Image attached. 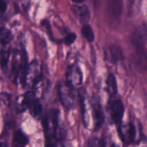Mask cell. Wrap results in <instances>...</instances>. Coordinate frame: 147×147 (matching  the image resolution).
<instances>
[{"mask_svg":"<svg viewBox=\"0 0 147 147\" xmlns=\"http://www.w3.org/2000/svg\"><path fill=\"white\" fill-rule=\"evenodd\" d=\"M59 117L60 111L56 108L49 109L44 114L42 125L45 139L52 138L61 142L65 138V131H61L60 129Z\"/></svg>","mask_w":147,"mask_h":147,"instance_id":"1","label":"cell"},{"mask_svg":"<svg viewBox=\"0 0 147 147\" xmlns=\"http://www.w3.org/2000/svg\"><path fill=\"white\" fill-rule=\"evenodd\" d=\"M28 63V55L25 49H16L13 53L11 68V77L14 82L22 80L26 71Z\"/></svg>","mask_w":147,"mask_h":147,"instance_id":"2","label":"cell"},{"mask_svg":"<svg viewBox=\"0 0 147 147\" xmlns=\"http://www.w3.org/2000/svg\"><path fill=\"white\" fill-rule=\"evenodd\" d=\"M60 100L67 109H73L76 106L77 94L75 87L66 81L60 82L58 86Z\"/></svg>","mask_w":147,"mask_h":147,"instance_id":"3","label":"cell"},{"mask_svg":"<svg viewBox=\"0 0 147 147\" xmlns=\"http://www.w3.org/2000/svg\"><path fill=\"white\" fill-rule=\"evenodd\" d=\"M42 79L41 67L37 60H33L28 64L24 75L21 80L23 87L34 86Z\"/></svg>","mask_w":147,"mask_h":147,"instance_id":"4","label":"cell"},{"mask_svg":"<svg viewBox=\"0 0 147 147\" xmlns=\"http://www.w3.org/2000/svg\"><path fill=\"white\" fill-rule=\"evenodd\" d=\"M131 41L137 49L144 48L147 42V23L142 22L133 30L131 34Z\"/></svg>","mask_w":147,"mask_h":147,"instance_id":"5","label":"cell"},{"mask_svg":"<svg viewBox=\"0 0 147 147\" xmlns=\"http://www.w3.org/2000/svg\"><path fill=\"white\" fill-rule=\"evenodd\" d=\"M91 106L94 122V129L96 131H98L100 129L105 121V115L98 96L94 95L93 96Z\"/></svg>","mask_w":147,"mask_h":147,"instance_id":"6","label":"cell"},{"mask_svg":"<svg viewBox=\"0 0 147 147\" xmlns=\"http://www.w3.org/2000/svg\"><path fill=\"white\" fill-rule=\"evenodd\" d=\"M111 99L108 102V107L110 111V117L112 122L115 124H119L123 117L125 106L120 99Z\"/></svg>","mask_w":147,"mask_h":147,"instance_id":"7","label":"cell"},{"mask_svg":"<svg viewBox=\"0 0 147 147\" xmlns=\"http://www.w3.org/2000/svg\"><path fill=\"white\" fill-rule=\"evenodd\" d=\"M66 82L75 87L82 84L83 76L80 67L75 64L68 66L65 74Z\"/></svg>","mask_w":147,"mask_h":147,"instance_id":"8","label":"cell"},{"mask_svg":"<svg viewBox=\"0 0 147 147\" xmlns=\"http://www.w3.org/2000/svg\"><path fill=\"white\" fill-rule=\"evenodd\" d=\"M118 133L121 140L126 145L132 144L135 140L136 135V127L130 122L121 125L118 129Z\"/></svg>","mask_w":147,"mask_h":147,"instance_id":"9","label":"cell"},{"mask_svg":"<svg viewBox=\"0 0 147 147\" xmlns=\"http://www.w3.org/2000/svg\"><path fill=\"white\" fill-rule=\"evenodd\" d=\"M36 98V92L34 91L26 92L24 95L19 96L16 99V109L17 113H21L26 111L31 102Z\"/></svg>","mask_w":147,"mask_h":147,"instance_id":"10","label":"cell"},{"mask_svg":"<svg viewBox=\"0 0 147 147\" xmlns=\"http://www.w3.org/2000/svg\"><path fill=\"white\" fill-rule=\"evenodd\" d=\"M122 9L123 0H108L107 11L111 20L118 21L122 15Z\"/></svg>","mask_w":147,"mask_h":147,"instance_id":"11","label":"cell"},{"mask_svg":"<svg viewBox=\"0 0 147 147\" xmlns=\"http://www.w3.org/2000/svg\"><path fill=\"white\" fill-rule=\"evenodd\" d=\"M72 10L79 21L87 24L90 19V12L88 6L84 4L74 5L72 6Z\"/></svg>","mask_w":147,"mask_h":147,"instance_id":"12","label":"cell"},{"mask_svg":"<svg viewBox=\"0 0 147 147\" xmlns=\"http://www.w3.org/2000/svg\"><path fill=\"white\" fill-rule=\"evenodd\" d=\"M107 57L111 63L117 64L123 59V53L120 47L114 45L110 47L107 53Z\"/></svg>","mask_w":147,"mask_h":147,"instance_id":"13","label":"cell"},{"mask_svg":"<svg viewBox=\"0 0 147 147\" xmlns=\"http://www.w3.org/2000/svg\"><path fill=\"white\" fill-rule=\"evenodd\" d=\"M28 143V137L21 129L14 132L12 139L13 147H25Z\"/></svg>","mask_w":147,"mask_h":147,"instance_id":"14","label":"cell"},{"mask_svg":"<svg viewBox=\"0 0 147 147\" xmlns=\"http://www.w3.org/2000/svg\"><path fill=\"white\" fill-rule=\"evenodd\" d=\"M29 111L30 115L36 119H40L42 114V105L39 99L35 98L29 106Z\"/></svg>","mask_w":147,"mask_h":147,"instance_id":"15","label":"cell"},{"mask_svg":"<svg viewBox=\"0 0 147 147\" xmlns=\"http://www.w3.org/2000/svg\"><path fill=\"white\" fill-rule=\"evenodd\" d=\"M106 90L110 97H114L118 92L117 79L113 74H109L107 78L106 81Z\"/></svg>","mask_w":147,"mask_h":147,"instance_id":"16","label":"cell"},{"mask_svg":"<svg viewBox=\"0 0 147 147\" xmlns=\"http://www.w3.org/2000/svg\"><path fill=\"white\" fill-rule=\"evenodd\" d=\"M1 41L2 45L8 44L13 40V35L10 31L6 27H1L0 30Z\"/></svg>","mask_w":147,"mask_h":147,"instance_id":"17","label":"cell"},{"mask_svg":"<svg viewBox=\"0 0 147 147\" xmlns=\"http://www.w3.org/2000/svg\"><path fill=\"white\" fill-rule=\"evenodd\" d=\"M11 49L10 47L2 48L1 51V63L2 68L5 70L7 67V64L10 55Z\"/></svg>","mask_w":147,"mask_h":147,"instance_id":"18","label":"cell"},{"mask_svg":"<svg viewBox=\"0 0 147 147\" xmlns=\"http://www.w3.org/2000/svg\"><path fill=\"white\" fill-rule=\"evenodd\" d=\"M82 34L85 39L88 42H93L94 40V33L90 25L87 24L83 25L81 29Z\"/></svg>","mask_w":147,"mask_h":147,"instance_id":"19","label":"cell"},{"mask_svg":"<svg viewBox=\"0 0 147 147\" xmlns=\"http://www.w3.org/2000/svg\"><path fill=\"white\" fill-rule=\"evenodd\" d=\"M88 147H107L106 142L103 138L91 137L88 140Z\"/></svg>","mask_w":147,"mask_h":147,"instance_id":"20","label":"cell"},{"mask_svg":"<svg viewBox=\"0 0 147 147\" xmlns=\"http://www.w3.org/2000/svg\"><path fill=\"white\" fill-rule=\"evenodd\" d=\"M41 26L42 27V28H44L45 29V30L46 31V32L49 36L51 40L52 41H55V40L54 39V37H53V33H52V31L51 29V26L49 21L47 19L43 20L41 21Z\"/></svg>","mask_w":147,"mask_h":147,"instance_id":"21","label":"cell"},{"mask_svg":"<svg viewBox=\"0 0 147 147\" xmlns=\"http://www.w3.org/2000/svg\"><path fill=\"white\" fill-rule=\"evenodd\" d=\"M76 37H77L76 34L75 33L69 32L65 34L63 39V41L66 45H70L74 42V41L76 39Z\"/></svg>","mask_w":147,"mask_h":147,"instance_id":"22","label":"cell"},{"mask_svg":"<svg viewBox=\"0 0 147 147\" xmlns=\"http://www.w3.org/2000/svg\"><path fill=\"white\" fill-rule=\"evenodd\" d=\"M60 142H58L55 139L47 138L45 139V147H58L57 144Z\"/></svg>","mask_w":147,"mask_h":147,"instance_id":"23","label":"cell"},{"mask_svg":"<svg viewBox=\"0 0 147 147\" xmlns=\"http://www.w3.org/2000/svg\"><path fill=\"white\" fill-rule=\"evenodd\" d=\"M0 7H1V14H3L6 12L7 8V5L6 1L4 0H1L0 2Z\"/></svg>","mask_w":147,"mask_h":147,"instance_id":"24","label":"cell"},{"mask_svg":"<svg viewBox=\"0 0 147 147\" xmlns=\"http://www.w3.org/2000/svg\"><path fill=\"white\" fill-rule=\"evenodd\" d=\"M72 1L73 2L76 3L82 4V3H83L84 2H85L86 0H72Z\"/></svg>","mask_w":147,"mask_h":147,"instance_id":"25","label":"cell"},{"mask_svg":"<svg viewBox=\"0 0 147 147\" xmlns=\"http://www.w3.org/2000/svg\"><path fill=\"white\" fill-rule=\"evenodd\" d=\"M1 147H7V145L4 143V142H1Z\"/></svg>","mask_w":147,"mask_h":147,"instance_id":"26","label":"cell"},{"mask_svg":"<svg viewBox=\"0 0 147 147\" xmlns=\"http://www.w3.org/2000/svg\"><path fill=\"white\" fill-rule=\"evenodd\" d=\"M111 147H119V146H117V145H116L115 144H113V145L111 146Z\"/></svg>","mask_w":147,"mask_h":147,"instance_id":"27","label":"cell"},{"mask_svg":"<svg viewBox=\"0 0 147 147\" xmlns=\"http://www.w3.org/2000/svg\"><path fill=\"white\" fill-rule=\"evenodd\" d=\"M95 1L96 2H99L100 0H95Z\"/></svg>","mask_w":147,"mask_h":147,"instance_id":"28","label":"cell"}]
</instances>
